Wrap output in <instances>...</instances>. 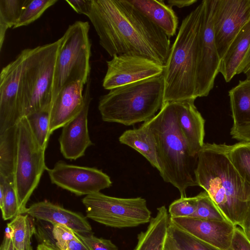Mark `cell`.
Instances as JSON below:
<instances>
[{
  "mask_svg": "<svg viewBox=\"0 0 250 250\" xmlns=\"http://www.w3.org/2000/svg\"><path fill=\"white\" fill-rule=\"evenodd\" d=\"M87 17L110 57L134 55L166 64L170 38L127 0H92Z\"/></svg>",
  "mask_w": 250,
  "mask_h": 250,
  "instance_id": "1",
  "label": "cell"
},
{
  "mask_svg": "<svg viewBox=\"0 0 250 250\" xmlns=\"http://www.w3.org/2000/svg\"><path fill=\"white\" fill-rule=\"evenodd\" d=\"M229 145L205 143L197 154V186L211 197L225 218L240 226L250 206V185L240 175L228 154Z\"/></svg>",
  "mask_w": 250,
  "mask_h": 250,
  "instance_id": "2",
  "label": "cell"
},
{
  "mask_svg": "<svg viewBox=\"0 0 250 250\" xmlns=\"http://www.w3.org/2000/svg\"><path fill=\"white\" fill-rule=\"evenodd\" d=\"M154 136L163 180L186 196L188 188L197 186L195 177L197 156H191L179 128L174 103L164 104L151 119L144 122Z\"/></svg>",
  "mask_w": 250,
  "mask_h": 250,
  "instance_id": "3",
  "label": "cell"
},
{
  "mask_svg": "<svg viewBox=\"0 0 250 250\" xmlns=\"http://www.w3.org/2000/svg\"><path fill=\"white\" fill-rule=\"evenodd\" d=\"M203 2L182 21L165 65L164 104L195 100Z\"/></svg>",
  "mask_w": 250,
  "mask_h": 250,
  "instance_id": "4",
  "label": "cell"
},
{
  "mask_svg": "<svg viewBox=\"0 0 250 250\" xmlns=\"http://www.w3.org/2000/svg\"><path fill=\"white\" fill-rule=\"evenodd\" d=\"M163 74L109 90L99 100L102 120L125 125L146 122L164 105Z\"/></svg>",
  "mask_w": 250,
  "mask_h": 250,
  "instance_id": "5",
  "label": "cell"
},
{
  "mask_svg": "<svg viewBox=\"0 0 250 250\" xmlns=\"http://www.w3.org/2000/svg\"><path fill=\"white\" fill-rule=\"evenodd\" d=\"M62 38L27 48L19 89L23 117L51 107L55 66Z\"/></svg>",
  "mask_w": 250,
  "mask_h": 250,
  "instance_id": "6",
  "label": "cell"
},
{
  "mask_svg": "<svg viewBox=\"0 0 250 250\" xmlns=\"http://www.w3.org/2000/svg\"><path fill=\"white\" fill-rule=\"evenodd\" d=\"M89 30L88 21H78L70 25L61 37L55 66L52 102L65 85L77 81L86 83L91 69Z\"/></svg>",
  "mask_w": 250,
  "mask_h": 250,
  "instance_id": "7",
  "label": "cell"
},
{
  "mask_svg": "<svg viewBox=\"0 0 250 250\" xmlns=\"http://www.w3.org/2000/svg\"><path fill=\"white\" fill-rule=\"evenodd\" d=\"M17 149L14 180L19 214H25L26 204L38 187L44 170V152L38 143L25 117L17 124Z\"/></svg>",
  "mask_w": 250,
  "mask_h": 250,
  "instance_id": "8",
  "label": "cell"
},
{
  "mask_svg": "<svg viewBox=\"0 0 250 250\" xmlns=\"http://www.w3.org/2000/svg\"><path fill=\"white\" fill-rule=\"evenodd\" d=\"M82 203L87 218L107 227H135L151 219L146 201L142 197L118 198L99 192L85 196Z\"/></svg>",
  "mask_w": 250,
  "mask_h": 250,
  "instance_id": "9",
  "label": "cell"
},
{
  "mask_svg": "<svg viewBox=\"0 0 250 250\" xmlns=\"http://www.w3.org/2000/svg\"><path fill=\"white\" fill-rule=\"evenodd\" d=\"M202 20L198 45L196 78L197 97L207 96L219 73V57L213 29V17L216 0H203Z\"/></svg>",
  "mask_w": 250,
  "mask_h": 250,
  "instance_id": "10",
  "label": "cell"
},
{
  "mask_svg": "<svg viewBox=\"0 0 250 250\" xmlns=\"http://www.w3.org/2000/svg\"><path fill=\"white\" fill-rule=\"evenodd\" d=\"M46 170L52 184L77 196L99 192L112 184L110 177L101 170L68 164L62 161Z\"/></svg>",
  "mask_w": 250,
  "mask_h": 250,
  "instance_id": "11",
  "label": "cell"
},
{
  "mask_svg": "<svg viewBox=\"0 0 250 250\" xmlns=\"http://www.w3.org/2000/svg\"><path fill=\"white\" fill-rule=\"evenodd\" d=\"M107 71L103 82L106 90L163 74L165 65L145 57L123 54L106 61Z\"/></svg>",
  "mask_w": 250,
  "mask_h": 250,
  "instance_id": "12",
  "label": "cell"
},
{
  "mask_svg": "<svg viewBox=\"0 0 250 250\" xmlns=\"http://www.w3.org/2000/svg\"><path fill=\"white\" fill-rule=\"evenodd\" d=\"M250 21V0H216L213 22L216 44L220 59Z\"/></svg>",
  "mask_w": 250,
  "mask_h": 250,
  "instance_id": "13",
  "label": "cell"
},
{
  "mask_svg": "<svg viewBox=\"0 0 250 250\" xmlns=\"http://www.w3.org/2000/svg\"><path fill=\"white\" fill-rule=\"evenodd\" d=\"M27 48L3 67L0 74V134L23 117L20 101V81Z\"/></svg>",
  "mask_w": 250,
  "mask_h": 250,
  "instance_id": "14",
  "label": "cell"
},
{
  "mask_svg": "<svg viewBox=\"0 0 250 250\" xmlns=\"http://www.w3.org/2000/svg\"><path fill=\"white\" fill-rule=\"evenodd\" d=\"M83 93L84 104L81 111L62 127L59 141L62 156L76 160L85 154L87 148L93 145L88 129V113L92 100L91 78L89 77Z\"/></svg>",
  "mask_w": 250,
  "mask_h": 250,
  "instance_id": "15",
  "label": "cell"
},
{
  "mask_svg": "<svg viewBox=\"0 0 250 250\" xmlns=\"http://www.w3.org/2000/svg\"><path fill=\"white\" fill-rule=\"evenodd\" d=\"M169 223L191 236L221 250L229 248L236 227L228 220L193 217L170 218Z\"/></svg>",
  "mask_w": 250,
  "mask_h": 250,
  "instance_id": "16",
  "label": "cell"
},
{
  "mask_svg": "<svg viewBox=\"0 0 250 250\" xmlns=\"http://www.w3.org/2000/svg\"><path fill=\"white\" fill-rule=\"evenodd\" d=\"M85 84L81 81L70 83L63 87L52 101L50 113L49 133L51 135L74 118L84 104L83 93Z\"/></svg>",
  "mask_w": 250,
  "mask_h": 250,
  "instance_id": "17",
  "label": "cell"
},
{
  "mask_svg": "<svg viewBox=\"0 0 250 250\" xmlns=\"http://www.w3.org/2000/svg\"><path fill=\"white\" fill-rule=\"evenodd\" d=\"M25 214L52 224L65 226L81 235L92 234L91 227L85 217L48 201L33 204L27 208Z\"/></svg>",
  "mask_w": 250,
  "mask_h": 250,
  "instance_id": "18",
  "label": "cell"
},
{
  "mask_svg": "<svg viewBox=\"0 0 250 250\" xmlns=\"http://www.w3.org/2000/svg\"><path fill=\"white\" fill-rule=\"evenodd\" d=\"M194 99L174 102L177 122L192 156L196 157L204 145L205 120Z\"/></svg>",
  "mask_w": 250,
  "mask_h": 250,
  "instance_id": "19",
  "label": "cell"
},
{
  "mask_svg": "<svg viewBox=\"0 0 250 250\" xmlns=\"http://www.w3.org/2000/svg\"><path fill=\"white\" fill-rule=\"evenodd\" d=\"M135 9L170 38L176 35L178 19L163 0H127Z\"/></svg>",
  "mask_w": 250,
  "mask_h": 250,
  "instance_id": "20",
  "label": "cell"
},
{
  "mask_svg": "<svg viewBox=\"0 0 250 250\" xmlns=\"http://www.w3.org/2000/svg\"><path fill=\"white\" fill-rule=\"evenodd\" d=\"M169 224V215L165 206L157 208V214L151 218L146 229L138 234L134 250H164Z\"/></svg>",
  "mask_w": 250,
  "mask_h": 250,
  "instance_id": "21",
  "label": "cell"
},
{
  "mask_svg": "<svg viewBox=\"0 0 250 250\" xmlns=\"http://www.w3.org/2000/svg\"><path fill=\"white\" fill-rule=\"evenodd\" d=\"M119 141L138 152L153 167L160 171L155 139L151 129L145 123L138 128L124 131Z\"/></svg>",
  "mask_w": 250,
  "mask_h": 250,
  "instance_id": "22",
  "label": "cell"
},
{
  "mask_svg": "<svg viewBox=\"0 0 250 250\" xmlns=\"http://www.w3.org/2000/svg\"><path fill=\"white\" fill-rule=\"evenodd\" d=\"M250 46V21L242 28L221 59L219 72L227 83L237 74Z\"/></svg>",
  "mask_w": 250,
  "mask_h": 250,
  "instance_id": "23",
  "label": "cell"
},
{
  "mask_svg": "<svg viewBox=\"0 0 250 250\" xmlns=\"http://www.w3.org/2000/svg\"><path fill=\"white\" fill-rule=\"evenodd\" d=\"M233 125H250V81H239L229 91Z\"/></svg>",
  "mask_w": 250,
  "mask_h": 250,
  "instance_id": "24",
  "label": "cell"
},
{
  "mask_svg": "<svg viewBox=\"0 0 250 250\" xmlns=\"http://www.w3.org/2000/svg\"><path fill=\"white\" fill-rule=\"evenodd\" d=\"M17 149V125L0 134V176L14 178Z\"/></svg>",
  "mask_w": 250,
  "mask_h": 250,
  "instance_id": "25",
  "label": "cell"
},
{
  "mask_svg": "<svg viewBox=\"0 0 250 250\" xmlns=\"http://www.w3.org/2000/svg\"><path fill=\"white\" fill-rule=\"evenodd\" d=\"M30 217L26 214H19L7 224L16 250H26L31 246L35 229Z\"/></svg>",
  "mask_w": 250,
  "mask_h": 250,
  "instance_id": "26",
  "label": "cell"
},
{
  "mask_svg": "<svg viewBox=\"0 0 250 250\" xmlns=\"http://www.w3.org/2000/svg\"><path fill=\"white\" fill-rule=\"evenodd\" d=\"M26 0H0V49L6 32L17 22Z\"/></svg>",
  "mask_w": 250,
  "mask_h": 250,
  "instance_id": "27",
  "label": "cell"
},
{
  "mask_svg": "<svg viewBox=\"0 0 250 250\" xmlns=\"http://www.w3.org/2000/svg\"><path fill=\"white\" fill-rule=\"evenodd\" d=\"M229 158L242 178L250 185V142L229 146Z\"/></svg>",
  "mask_w": 250,
  "mask_h": 250,
  "instance_id": "28",
  "label": "cell"
},
{
  "mask_svg": "<svg viewBox=\"0 0 250 250\" xmlns=\"http://www.w3.org/2000/svg\"><path fill=\"white\" fill-rule=\"evenodd\" d=\"M50 107L37 111L25 116L31 130L41 146L45 149L50 137Z\"/></svg>",
  "mask_w": 250,
  "mask_h": 250,
  "instance_id": "29",
  "label": "cell"
},
{
  "mask_svg": "<svg viewBox=\"0 0 250 250\" xmlns=\"http://www.w3.org/2000/svg\"><path fill=\"white\" fill-rule=\"evenodd\" d=\"M57 1L58 0H26L21 16L13 28L31 23Z\"/></svg>",
  "mask_w": 250,
  "mask_h": 250,
  "instance_id": "30",
  "label": "cell"
},
{
  "mask_svg": "<svg viewBox=\"0 0 250 250\" xmlns=\"http://www.w3.org/2000/svg\"><path fill=\"white\" fill-rule=\"evenodd\" d=\"M196 197V209L190 217L208 220H227L206 191L200 192Z\"/></svg>",
  "mask_w": 250,
  "mask_h": 250,
  "instance_id": "31",
  "label": "cell"
},
{
  "mask_svg": "<svg viewBox=\"0 0 250 250\" xmlns=\"http://www.w3.org/2000/svg\"><path fill=\"white\" fill-rule=\"evenodd\" d=\"M5 187L2 204L0 206L2 217L5 221L13 219L19 215V208L14 178L6 179L0 176Z\"/></svg>",
  "mask_w": 250,
  "mask_h": 250,
  "instance_id": "32",
  "label": "cell"
},
{
  "mask_svg": "<svg viewBox=\"0 0 250 250\" xmlns=\"http://www.w3.org/2000/svg\"><path fill=\"white\" fill-rule=\"evenodd\" d=\"M168 230L184 250H221L191 236L170 223Z\"/></svg>",
  "mask_w": 250,
  "mask_h": 250,
  "instance_id": "33",
  "label": "cell"
},
{
  "mask_svg": "<svg viewBox=\"0 0 250 250\" xmlns=\"http://www.w3.org/2000/svg\"><path fill=\"white\" fill-rule=\"evenodd\" d=\"M197 208V197H180L174 201L169 206L170 218L191 217Z\"/></svg>",
  "mask_w": 250,
  "mask_h": 250,
  "instance_id": "34",
  "label": "cell"
},
{
  "mask_svg": "<svg viewBox=\"0 0 250 250\" xmlns=\"http://www.w3.org/2000/svg\"><path fill=\"white\" fill-rule=\"evenodd\" d=\"M52 225V236L55 241V247L58 250H66L69 241L79 238L77 233L69 227L62 225Z\"/></svg>",
  "mask_w": 250,
  "mask_h": 250,
  "instance_id": "35",
  "label": "cell"
},
{
  "mask_svg": "<svg viewBox=\"0 0 250 250\" xmlns=\"http://www.w3.org/2000/svg\"><path fill=\"white\" fill-rule=\"evenodd\" d=\"M77 234L89 250H118V248L110 240L97 237L93 234Z\"/></svg>",
  "mask_w": 250,
  "mask_h": 250,
  "instance_id": "36",
  "label": "cell"
},
{
  "mask_svg": "<svg viewBox=\"0 0 250 250\" xmlns=\"http://www.w3.org/2000/svg\"><path fill=\"white\" fill-rule=\"evenodd\" d=\"M227 250H250V241L240 227H235L231 243Z\"/></svg>",
  "mask_w": 250,
  "mask_h": 250,
  "instance_id": "37",
  "label": "cell"
},
{
  "mask_svg": "<svg viewBox=\"0 0 250 250\" xmlns=\"http://www.w3.org/2000/svg\"><path fill=\"white\" fill-rule=\"evenodd\" d=\"M65 1L78 14L87 17L92 4V0H66Z\"/></svg>",
  "mask_w": 250,
  "mask_h": 250,
  "instance_id": "38",
  "label": "cell"
},
{
  "mask_svg": "<svg viewBox=\"0 0 250 250\" xmlns=\"http://www.w3.org/2000/svg\"><path fill=\"white\" fill-rule=\"evenodd\" d=\"M232 137L240 141L250 142V125L234 126L230 129Z\"/></svg>",
  "mask_w": 250,
  "mask_h": 250,
  "instance_id": "39",
  "label": "cell"
},
{
  "mask_svg": "<svg viewBox=\"0 0 250 250\" xmlns=\"http://www.w3.org/2000/svg\"><path fill=\"white\" fill-rule=\"evenodd\" d=\"M164 250H184L174 239L169 230L168 231Z\"/></svg>",
  "mask_w": 250,
  "mask_h": 250,
  "instance_id": "40",
  "label": "cell"
},
{
  "mask_svg": "<svg viewBox=\"0 0 250 250\" xmlns=\"http://www.w3.org/2000/svg\"><path fill=\"white\" fill-rule=\"evenodd\" d=\"M0 250H15L11 239V233L6 228L5 235L0 245Z\"/></svg>",
  "mask_w": 250,
  "mask_h": 250,
  "instance_id": "41",
  "label": "cell"
},
{
  "mask_svg": "<svg viewBox=\"0 0 250 250\" xmlns=\"http://www.w3.org/2000/svg\"><path fill=\"white\" fill-rule=\"evenodd\" d=\"M240 227L250 241V206Z\"/></svg>",
  "mask_w": 250,
  "mask_h": 250,
  "instance_id": "42",
  "label": "cell"
},
{
  "mask_svg": "<svg viewBox=\"0 0 250 250\" xmlns=\"http://www.w3.org/2000/svg\"><path fill=\"white\" fill-rule=\"evenodd\" d=\"M66 250H89L79 237V238L77 239L69 241L67 244Z\"/></svg>",
  "mask_w": 250,
  "mask_h": 250,
  "instance_id": "43",
  "label": "cell"
},
{
  "mask_svg": "<svg viewBox=\"0 0 250 250\" xmlns=\"http://www.w3.org/2000/svg\"><path fill=\"white\" fill-rule=\"evenodd\" d=\"M197 1V0H168L167 2L171 7L176 6L180 8L190 6Z\"/></svg>",
  "mask_w": 250,
  "mask_h": 250,
  "instance_id": "44",
  "label": "cell"
},
{
  "mask_svg": "<svg viewBox=\"0 0 250 250\" xmlns=\"http://www.w3.org/2000/svg\"><path fill=\"white\" fill-rule=\"evenodd\" d=\"M250 68V46L238 69L237 74L245 73Z\"/></svg>",
  "mask_w": 250,
  "mask_h": 250,
  "instance_id": "45",
  "label": "cell"
},
{
  "mask_svg": "<svg viewBox=\"0 0 250 250\" xmlns=\"http://www.w3.org/2000/svg\"><path fill=\"white\" fill-rule=\"evenodd\" d=\"M37 250H58L55 246L48 242H44L38 245Z\"/></svg>",
  "mask_w": 250,
  "mask_h": 250,
  "instance_id": "46",
  "label": "cell"
},
{
  "mask_svg": "<svg viewBox=\"0 0 250 250\" xmlns=\"http://www.w3.org/2000/svg\"><path fill=\"white\" fill-rule=\"evenodd\" d=\"M244 74L246 76V80L250 81V68Z\"/></svg>",
  "mask_w": 250,
  "mask_h": 250,
  "instance_id": "47",
  "label": "cell"
}]
</instances>
